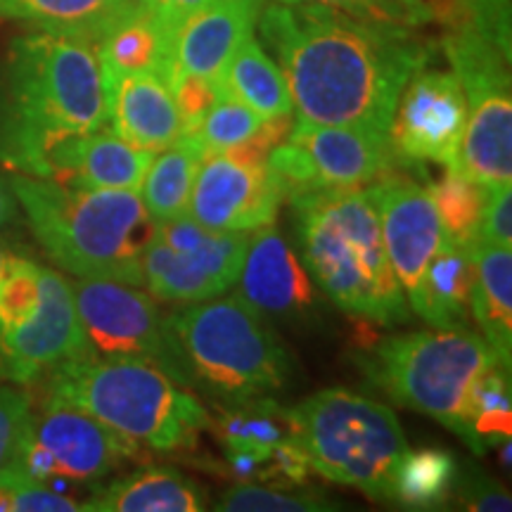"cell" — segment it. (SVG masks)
Masks as SVG:
<instances>
[{
  "label": "cell",
  "instance_id": "cell-1",
  "mask_svg": "<svg viewBox=\"0 0 512 512\" xmlns=\"http://www.w3.org/2000/svg\"><path fill=\"white\" fill-rule=\"evenodd\" d=\"M256 27L285 76L297 119L311 124L389 133L403 86L430 60L415 29L311 3L271 0Z\"/></svg>",
  "mask_w": 512,
  "mask_h": 512
},
{
  "label": "cell",
  "instance_id": "cell-2",
  "mask_svg": "<svg viewBox=\"0 0 512 512\" xmlns=\"http://www.w3.org/2000/svg\"><path fill=\"white\" fill-rule=\"evenodd\" d=\"M110 124L98 46L88 38L34 31L12 41L0 117V159L38 176L57 143Z\"/></svg>",
  "mask_w": 512,
  "mask_h": 512
},
{
  "label": "cell",
  "instance_id": "cell-3",
  "mask_svg": "<svg viewBox=\"0 0 512 512\" xmlns=\"http://www.w3.org/2000/svg\"><path fill=\"white\" fill-rule=\"evenodd\" d=\"M10 185L38 245L62 271L145 285L143 259L159 223L140 192L74 188L22 174Z\"/></svg>",
  "mask_w": 512,
  "mask_h": 512
},
{
  "label": "cell",
  "instance_id": "cell-4",
  "mask_svg": "<svg viewBox=\"0 0 512 512\" xmlns=\"http://www.w3.org/2000/svg\"><path fill=\"white\" fill-rule=\"evenodd\" d=\"M290 204L302 264L339 309L377 325L411 318L384 249L375 185L328 188Z\"/></svg>",
  "mask_w": 512,
  "mask_h": 512
},
{
  "label": "cell",
  "instance_id": "cell-5",
  "mask_svg": "<svg viewBox=\"0 0 512 512\" xmlns=\"http://www.w3.org/2000/svg\"><path fill=\"white\" fill-rule=\"evenodd\" d=\"M48 396L93 415L145 451L195 448L209 413L188 387L128 356H79L50 370Z\"/></svg>",
  "mask_w": 512,
  "mask_h": 512
},
{
  "label": "cell",
  "instance_id": "cell-6",
  "mask_svg": "<svg viewBox=\"0 0 512 512\" xmlns=\"http://www.w3.org/2000/svg\"><path fill=\"white\" fill-rule=\"evenodd\" d=\"M287 420L313 472L375 501H394L396 467L408 444L392 408L337 387L287 408Z\"/></svg>",
  "mask_w": 512,
  "mask_h": 512
},
{
  "label": "cell",
  "instance_id": "cell-7",
  "mask_svg": "<svg viewBox=\"0 0 512 512\" xmlns=\"http://www.w3.org/2000/svg\"><path fill=\"white\" fill-rule=\"evenodd\" d=\"M197 387L223 403H242L280 389L292 373L290 356L264 316L240 297L204 299L169 316Z\"/></svg>",
  "mask_w": 512,
  "mask_h": 512
},
{
  "label": "cell",
  "instance_id": "cell-8",
  "mask_svg": "<svg viewBox=\"0 0 512 512\" xmlns=\"http://www.w3.org/2000/svg\"><path fill=\"white\" fill-rule=\"evenodd\" d=\"M503 363L470 328L413 332L382 339L368 375L399 406L430 415L465 439V401L486 368Z\"/></svg>",
  "mask_w": 512,
  "mask_h": 512
},
{
  "label": "cell",
  "instance_id": "cell-9",
  "mask_svg": "<svg viewBox=\"0 0 512 512\" xmlns=\"http://www.w3.org/2000/svg\"><path fill=\"white\" fill-rule=\"evenodd\" d=\"M444 53L467 100L460 143V171L472 181L498 188L512 183V86L510 50L475 24L446 29Z\"/></svg>",
  "mask_w": 512,
  "mask_h": 512
},
{
  "label": "cell",
  "instance_id": "cell-10",
  "mask_svg": "<svg viewBox=\"0 0 512 512\" xmlns=\"http://www.w3.org/2000/svg\"><path fill=\"white\" fill-rule=\"evenodd\" d=\"M72 292L88 354L140 358L181 387H197L169 318L159 313L150 292L102 278H76Z\"/></svg>",
  "mask_w": 512,
  "mask_h": 512
},
{
  "label": "cell",
  "instance_id": "cell-11",
  "mask_svg": "<svg viewBox=\"0 0 512 512\" xmlns=\"http://www.w3.org/2000/svg\"><path fill=\"white\" fill-rule=\"evenodd\" d=\"M252 233H216L188 214L159 223L147 247V292L162 302H204L238 283Z\"/></svg>",
  "mask_w": 512,
  "mask_h": 512
},
{
  "label": "cell",
  "instance_id": "cell-12",
  "mask_svg": "<svg viewBox=\"0 0 512 512\" xmlns=\"http://www.w3.org/2000/svg\"><path fill=\"white\" fill-rule=\"evenodd\" d=\"M131 444L93 415L48 396L41 413L31 415L22 451V475L43 484H98L121 463L140 458Z\"/></svg>",
  "mask_w": 512,
  "mask_h": 512
},
{
  "label": "cell",
  "instance_id": "cell-13",
  "mask_svg": "<svg viewBox=\"0 0 512 512\" xmlns=\"http://www.w3.org/2000/svg\"><path fill=\"white\" fill-rule=\"evenodd\" d=\"M467 124V100L458 76L422 67L408 79L389 124V145L403 164L458 169Z\"/></svg>",
  "mask_w": 512,
  "mask_h": 512
},
{
  "label": "cell",
  "instance_id": "cell-14",
  "mask_svg": "<svg viewBox=\"0 0 512 512\" xmlns=\"http://www.w3.org/2000/svg\"><path fill=\"white\" fill-rule=\"evenodd\" d=\"M86 354L88 342L72 283L43 266L41 304L36 313L17 328L0 332V375L15 384H31L60 363Z\"/></svg>",
  "mask_w": 512,
  "mask_h": 512
},
{
  "label": "cell",
  "instance_id": "cell-15",
  "mask_svg": "<svg viewBox=\"0 0 512 512\" xmlns=\"http://www.w3.org/2000/svg\"><path fill=\"white\" fill-rule=\"evenodd\" d=\"M280 202L283 197L266 164L228 152H207L185 214L216 233H254L273 226Z\"/></svg>",
  "mask_w": 512,
  "mask_h": 512
},
{
  "label": "cell",
  "instance_id": "cell-16",
  "mask_svg": "<svg viewBox=\"0 0 512 512\" xmlns=\"http://www.w3.org/2000/svg\"><path fill=\"white\" fill-rule=\"evenodd\" d=\"M377 211L389 264L411 309L420 304L422 285L434 254L448 240L425 185L403 176H384L375 183Z\"/></svg>",
  "mask_w": 512,
  "mask_h": 512
},
{
  "label": "cell",
  "instance_id": "cell-17",
  "mask_svg": "<svg viewBox=\"0 0 512 512\" xmlns=\"http://www.w3.org/2000/svg\"><path fill=\"white\" fill-rule=\"evenodd\" d=\"M292 124L285 140L309 157L323 188H366L387 176L396 162L387 133L302 119Z\"/></svg>",
  "mask_w": 512,
  "mask_h": 512
},
{
  "label": "cell",
  "instance_id": "cell-18",
  "mask_svg": "<svg viewBox=\"0 0 512 512\" xmlns=\"http://www.w3.org/2000/svg\"><path fill=\"white\" fill-rule=\"evenodd\" d=\"M264 5L266 0H209L192 12L171 41L162 79L166 81L171 72H183L219 88L228 60L254 34Z\"/></svg>",
  "mask_w": 512,
  "mask_h": 512
},
{
  "label": "cell",
  "instance_id": "cell-19",
  "mask_svg": "<svg viewBox=\"0 0 512 512\" xmlns=\"http://www.w3.org/2000/svg\"><path fill=\"white\" fill-rule=\"evenodd\" d=\"M238 297L259 316L294 318L316 306L318 292L299 256L271 226L254 230L238 278Z\"/></svg>",
  "mask_w": 512,
  "mask_h": 512
},
{
  "label": "cell",
  "instance_id": "cell-20",
  "mask_svg": "<svg viewBox=\"0 0 512 512\" xmlns=\"http://www.w3.org/2000/svg\"><path fill=\"white\" fill-rule=\"evenodd\" d=\"M155 155L157 152L126 143L117 133L102 128L88 136L57 143L34 178H48L74 188L140 192Z\"/></svg>",
  "mask_w": 512,
  "mask_h": 512
},
{
  "label": "cell",
  "instance_id": "cell-21",
  "mask_svg": "<svg viewBox=\"0 0 512 512\" xmlns=\"http://www.w3.org/2000/svg\"><path fill=\"white\" fill-rule=\"evenodd\" d=\"M110 131L126 143L162 152L185 133L166 81L157 72H128L105 79Z\"/></svg>",
  "mask_w": 512,
  "mask_h": 512
},
{
  "label": "cell",
  "instance_id": "cell-22",
  "mask_svg": "<svg viewBox=\"0 0 512 512\" xmlns=\"http://www.w3.org/2000/svg\"><path fill=\"white\" fill-rule=\"evenodd\" d=\"M88 512H200L207 510V494L169 467H143L117 482L98 486L83 501Z\"/></svg>",
  "mask_w": 512,
  "mask_h": 512
},
{
  "label": "cell",
  "instance_id": "cell-23",
  "mask_svg": "<svg viewBox=\"0 0 512 512\" xmlns=\"http://www.w3.org/2000/svg\"><path fill=\"white\" fill-rule=\"evenodd\" d=\"M475 285L470 311L503 366L512 356V252L510 247L472 245Z\"/></svg>",
  "mask_w": 512,
  "mask_h": 512
},
{
  "label": "cell",
  "instance_id": "cell-24",
  "mask_svg": "<svg viewBox=\"0 0 512 512\" xmlns=\"http://www.w3.org/2000/svg\"><path fill=\"white\" fill-rule=\"evenodd\" d=\"M475 285V254L470 245L446 240L434 254L413 313L434 330L467 328L470 294Z\"/></svg>",
  "mask_w": 512,
  "mask_h": 512
},
{
  "label": "cell",
  "instance_id": "cell-25",
  "mask_svg": "<svg viewBox=\"0 0 512 512\" xmlns=\"http://www.w3.org/2000/svg\"><path fill=\"white\" fill-rule=\"evenodd\" d=\"M219 91L245 102L264 119L292 114V95L285 76L254 34L247 36L228 60Z\"/></svg>",
  "mask_w": 512,
  "mask_h": 512
},
{
  "label": "cell",
  "instance_id": "cell-26",
  "mask_svg": "<svg viewBox=\"0 0 512 512\" xmlns=\"http://www.w3.org/2000/svg\"><path fill=\"white\" fill-rule=\"evenodd\" d=\"M204 157H207V150L202 140L195 131H188L152 159L140 197L157 223L171 221L188 211L192 185H195Z\"/></svg>",
  "mask_w": 512,
  "mask_h": 512
},
{
  "label": "cell",
  "instance_id": "cell-27",
  "mask_svg": "<svg viewBox=\"0 0 512 512\" xmlns=\"http://www.w3.org/2000/svg\"><path fill=\"white\" fill-rule=\"evenodd\" d=\"M0 17L98 43L124 19V8L121 0H0Z\"/></svg>",
  "mask_w": 512,
  "mask_h": 512
},
{
  "label": "cell",
  "instance_id": "cell-28",
  "mask_svg": "<svg viewBox=\"0 0 512 512\" xmlns=\"http://www.w3.org/2000/svg\"><path fill=\"white\" fill-rule=\"evenodd\" d=\"M512 434L510 368L503 363L486 368L472 382L465 401V444L475 453L503 446Z\"/></svg>",
  "mask_w": 512,
  "mask_h": 512
},
{
  "label": "cell",
  "instance_id": "cell-29",
  "mask_svg": "<svg viewBox=\"0 0 512 512\" xmlns=\"http://www.w3.org/2000/svg\"><path fill=\"white\" fill-rule=\"evenodd\" d=\"M95 46L105 79L128 72H157L162 76L169 64V43L150 15L124 19Z\"/></svg>",
  "mask_w": 512,
  "mask_h": 512
},
{
  "label": "cell",
  "instance_id": "cell-30",
  "mask_svg": "<svg viewBox=\"0 0 512 512\" xmlns=\"http://www.w3.org/2000/svg\"><path fill=\"white\" fill-rule=\"evenodd\" d=\"M216 432H219L223 448L259 453H268L280 441L292 437L287 408L278 406L268 396H256V399L242 403H226L216 420Z\"/></svg>",
  "mask_w": 512,
  "mask_h": 512
},
{
  "label": "cell",
  "instance_id": "cell-31",
  "mask_svg": "<svg viewBox=\"0 0 512 512\" xmlns=\"http://www.w3.org/2000/svg\"><path fill=\"white\" fill-rule=\"evenodd\" d=\"M456 479V460L439 448L406 451L396 467L394 501L413 510H432L448 501Z\"/></svg>",
  "mask_w": 512,
  "mask_h": 512
},
{
  "label": "cell",
  "instance_id": "cell-32",
  "mask_svg": "<svg viewBox=\"0 0 512 512\" xmlns=\"http://www.w3.org/2000/svg\"><path fill=\"white\" fill-rule=\"evenodd\" d=\"M434 207L439 211L446 238L458 245H475L489 188L467 178L458 169H444V176L427 183Z\"/></svg>",
  "mask_w": 512,
  "mask_h": 512
},
{
  "label": "cell",
  "instance_id": "cell-33",
  "mask_svg": "<svg viewBox=\"0 0 512 512\" xmlns=\"http://www.w3.org/2000/svg\"><path fill=\"white\" fill-rule=\"evenodd\" d=\"M264 124L266 119L249 110L245 102L233 98L226 91H219V98L204 114L195 133L207 152H228L252 140Z\"/></svg>",
  "mask_w": 512,
  "mask_h": 512
},
{
  "label": "cell",
  "instance_id": "cell-34",
  "mask_svg": "<svg viewBox=\"0 0 512 512\" xmlns=\"http://www.w3.org/2000/svg\"><path fill=\"white\" fill-rule=\"evenodd\" d=\"M43 266L27 256L8 254L0 266V332L17 328L41 304Z\"/></svg>",
  "mask_w": 512,
  "mask_h": 512
},
{
  "label": "cell",
  "instance_id": "cell-35",
  "mask_svg": "<svg viewBox=\"0 0 512 512\" xmlns=\"http://www.w3.org/2000/svg\"><path fill=\"white\" fill-rule=\"evenodd\" d=\"M214 508L223 512H318L332 510V503L309 491H283L259 482H238L223 491Z\"/></svg>",
  "mask_w": 512,
  "mask_h": 512
},
{
  "label": "cell",
  "instance_id": "cell-36",
  "mask_svg": "<svg viewBox=\"0 0 512 512\" xmlns=\"http://www.w3.org/2000/svg\"><path fill=\"white\" fill-rule=\"evenodd\" d=\"M31 401L24 392L0 387V482L24 477L22 451L31 430Z\"/></svg>",
  "mask_w": 512,
  "mask_h": 512
},
{
  "label": "cell",
  "instance_id": "cell-37",
  "mask_svg": "<svg viewBox=\"0 0 512 512\" xmlns=\"http://www.w3.org/2000/svg\"><path fill=\"white\" fill-rule=\"evenodd\" d=\"M280 3H311L320 8H330L356 19L377 24H392V27L420 29L425 27L418 12L403 0H280Z\"/></svg>",
  "mask_w": 512,
  "mask_h": 512
},
{
  "label": "cell",
  "instance_id": "cell-38",
  "mask_svg": "<svg viewBox=\"0 0 512 512\" xmlns=\"http://www.w3.org/2000/svg\"><path fill=\"white\" fill-rule=\"evenodd\" d=\"M166 86H169L171 95H174L185 133L197 131L204 114L209 112V107L214 105L216 98H219V88H216L214 83L200 79V76L183 72H171L166 76Z\"/></svg>",
  "mask_w": 512,
  "mask_h": 512
},
{
  "label": "cell",
  "instance_id": "cell-39",
  "mask_svg": "<svg viewBox=\"0 0 512 512\" xmlns=\"http://www.w3.org/2000/svg\"><path fill=\"white\" fill-rule=\"evenodd\" d=\"M475 245H512V192L510 185L489 188Z\"/></svg>",
  "mask_w": 512,
  "mask_h": 512
},
{
  "label": "cell",
  "instance_id": "cell-40",
  "mask_svg": "<svg viewBox=\"0 0 512 512\" xmlns=\"http://www.w3.org/2000/svg\"><path fill=\"white\" fill-rule=\"evenodd\" d=\"M472 24L510 50V0H467Z\"/></svg>",
  "mask_w": 512,
  "mask_h": 512
},
{
  "label": "cell",
  "instance_id": "cell-41",
  "mask_svg": "<svg viewBox=\"0 0 512 512\" xmlns=\"http://www.w3.org/2000/svg\"><path fill=\"white\" fill-rule=\"evenodd\" d=\"M418 12L422 22L441 24L444 29H456L460 24H472V12L467 0H403Z\"/></svg>",
  "mask_w": 512,
  "mask_h": 512
},
{
  "label": "cell",
  "instance_id": "cell-42",
  "mask_svg": "<svg viewBox=\"0 0 512 512\" xmlns=\"http://www.w3.org/2000/svg\"><path fill=\"white\" fill-rule=\"evenodd\" d=\"M207 3L209 0H152L150 12H147V15L152 17V22H155L159 31L164 34L166 43H169V53H171V41H174L178 27H181L192 12H197Z\"/></svg>",
  "mask_w": 512,
  "mask_h": 512
},
{
  "label": "cell",
  "instance_id": "cell-43",
  "mask_svg": "<svg viewBox=\"0 0 512 512\" xmlns=\"http://www.w3.org/2000/svg\"><path fill=\"white\" fill-rule=\"evenodd\" d=\"M463 503L467 510H510V496L491 482H463Z\"/></svg>",
  "mask_w": 512,
  "mask_h": 512
},
{
  "label": "cell",
  "instance_id": "cell-44",
  "mask_svg": "<svg viewBox=\"0 0 512 512\" xmlns=\"http://www.w3.org/2000/svg\"><path fill=\"white\" fill-rule=\"evenodd\" d=\"M17 214H19V204H17L15 192H12V185L0 178V233L15 223Z\"/></svg>",
  "mask_w": 512,
  "mask_h": 512
},
{
  "label": "cell",
  "instance_id": "cell-45",
  "mask_svg": "<svg viewBox=\"0 0 512 512\" xmlns=\"http://www.w3.org/2000/svg\"><path fill=\"white\" fill-rule=\"evenodd\" d=\"M150 3H152V0H121V8H124V19L147 15V12H150ZM124 19H121V22H124Z\"/></svg>",
  "mask_w": 512,
  "mask_h": 512
},
{
  "label": "cell",
  "instance_id": "cell-46",
  "mask_svg": "<svg viewBox=\"0 0 512 512\" xmlns=\"http://www.w3.org/2000/svg\"><path fill=\"white\" fill-rule=\"evenodd\" d=\"M8 254H10V249H8V245H5L3 240H0V266H3V261L8 259Z\"/></svg>",
  "mask_w": 512,
  "mask_h": 512
}]
</instances>
